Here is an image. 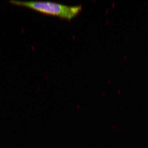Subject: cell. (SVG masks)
<instances>
[{"label": "cell", "instance_id": "1", "mask_svg": "<svg viewBox=\"0 0 148 148\" xmlns=\"http://www.w3.org/2000/svg\"><path fill=\"white\" fill-rule=\"evenodd\" d=\"M10 2L23 5L47 14L71 20L77 15L82 10L81 6H71L51 2L11 1Z\"/></svg>", "mask_w": 148, "mask_h": 148}]
</instances>
